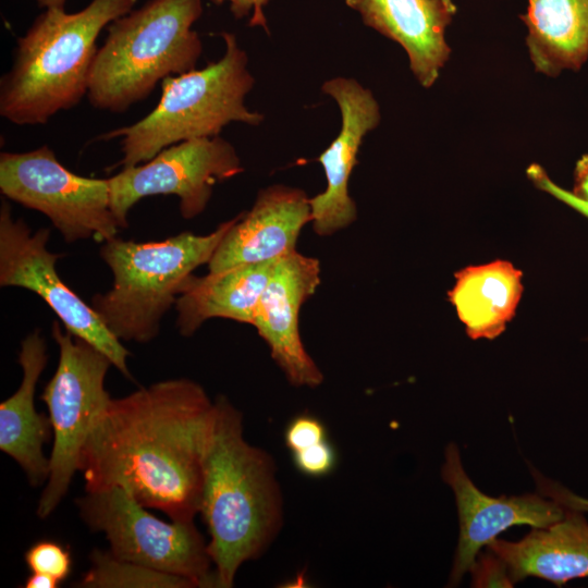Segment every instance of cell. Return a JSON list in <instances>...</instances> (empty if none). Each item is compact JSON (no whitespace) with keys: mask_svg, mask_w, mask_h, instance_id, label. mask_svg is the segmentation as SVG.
<instances>
[{"mask_svg":"<svg viewBox=\"0 0 588 588\" xmlns=\"http://www.w3.org/2000/svg\"><path fill=\"white\" fill-rule=\"evenodd\" d=\"M319 284L318 259L296 250L278 259L252 321L268 344L271 357L295 387L315 388L323 380L304 347L298 328L301 307Z\"/></svg>","mask_w":588,"mask_h":588,"instance_id":"13","label":"cell"},{"mask_svg":"<svg viewBox=\"0 0 588 588\" xmlns=\"http://www.w3.org/2000/svg\"><path fill=\"white\" fill-rule=\"evenodd\" d=\"M291 454L295 468L311 478L328 476L338 464L336 450L329 439Z\"/></svg>","mask_w":588,"mask_h":588,"instance_id":"25","label":"cell"},{"mask_svg":"<svg viewBox=\"0 0 588 588\" xmlns=\"http://www.w3.org/2000/svg\"><path fill=\"white\" fill-rule=\"evenodd\" d=\"M529 468L537 486V493L556 502L563 509L588 513V499L581 498L559 482L544 477L532 466Z\"/></svg>","mask_w":588,"mask_h":588,"instance_id":"26","label":"cell"},{"mask_svg":"<svg viewBox=\"0 0 588 588\" xmlns=\"http://www.w3.org/2000/svg\"><path fill=\"white\" fill-rule=\"evenodd\" d=\"M441 475L455 495L460 523L449 586H457L463 576L471 572L480 549L502 531L518 525L546 528L565 514L561 505L539 493L499 498L485 494L466 474L455 443L445 449Z\"/></svg>","mask_w":588,"mask_h":588,"instance_id":"12","label":"cell"},{"mask_svg":"<svg viewBox=\"0 0 588 588\" xmlns=\"http://www.w3.org/2000/svg\"><path fill=\"white\" fill-rule=\"evenodd\" d=\"M0 191L4 197L44 213L66 243L89 237L106 242L119 232L108 179L71 172L47 145L25 152H1Z\"/></svg>","mask_w":588,"mask_h":588,"instance_id":"9","label":"cell"},{"mask_svg":"<svg viewBox=\"0 0 588 588\" xmlns=\"http://www.w3.org/2000/svg\"><path fill=\"white\" fill-rule=\"evenodd\" d=\"M50 230L32 233L24 219H13L11 207L2 200L0 208V285L34 292L54 311L73 335L103 353L122 375L132 378L130 352L87 305L59 277L56 262L60 255L47 248Z\"/></svg>","mask_w":588,"mask_h":588,"instance_id":"11","label":"cell"},{"mask_svg":"<svg viewBox=\"0 0 588 588\" xmlns=\"http://www.w3.org/2000/svg\"><path fill=\"white\" fill-rule=\"evenodd\" d=\"M215 403L199 514L217 587L230 588L238 568L258 559L281 530L283 497L272 456L245 440L241 412L224 396Z\"/></svg>","mask_w":588,"mask_h":588,"instance_id":"2","label":"cell"},{"mask_svg":"<svg viewBox=\"0 0 588 588\" xmlns=\"http://www.w3.org/2000/svg\"><path fill=\"white\" fill-rule=\"evenodd\" d=\"M51 331L59 346V363L40 396L48 408L53 438L49 475L37 505L40 518L57 509L78 471L83 446L111 401L105 379L113 366L91 344L63 331L59 321H53Z\"/></svg>","mask_w":588,"mask_h":588,"instance_id":"7","label":"cell"},{"mask_svg":"<svg viewBox=\"0 0 588 588\" xmlns=\"http://www.w3.org/2000/svg\"><path fill=\"white\" fill-rule=\"evenodd\" d=\"M321 90L335 100L342 117L339 135L318 158L327 187L309 198L314 231L326 236L356 220L357 210L348 194V180L363 139L378 126L381 113L372 93L354 78H331L323 83Z\"/></svg>","mask_w":588,"mask_h":588,"instance_id":"14","label":"cell"},{"mask_svg":"<svg viewBox=\"0 0 588 588\" xmlns=\"http://www.w3.org/2000/svg\"><path fill=\"white\" fill-rule=\"evenodd\" d=\"M523 273L506 260L469 266L455 273L449 299L473 340L499 336L523 294Z\"/></svg>","mask_w":588,"mask_h":588,"instance_id":"20","label":"cell"},{"mask_svg":"<svg viewBox=\"0 0 588 588\" xmlns=\"http://www.w3.org/2000/svg\"><path fill=\"white\" fill-rule=\"evenodd\" d=\"M47 362L46 342L36 329L21 342V384L0 404V450L20 465L34 487L47 481L49 475L44 445L52 436L51 422L35 407L36 384Z\"/></svg>","mask_w":588,"mask_h":588,"instance_id":"17","label":"cell"},{"mask_svg":"<svg viewBox=\"0 0 588 588\" xmlns=\"http://www.w3.org/2000/svg\"><path fill=\"white\" fill-rule=\"evenodd\" d=\"M275 261L234 266L204 277L192 274L175 303L179 332L188 338L211 318L252 324Z\"/></svg>","mask_w":588,"mask_h":588,"instance_id":"19","label":"cell"},{"mask_svg":"<svg viewBox=\"0 0 588 588\" xmlns=\"http://www.w3.org/2000/svg\"><path fill=\"white\" fill-rule=\"evenodd\" d=\"M328 439V430L323 421L308 413L292 417L284 429V443L291 453Z\"/></svg>","mask_w":588,"mask_h":588,"instance_id":"24","label":"cell"},{"mask_svg":"<svg viewBox=\"0 0 588 588\" xmlns=\"http://www.w3.org/2000/svg\"><path fill=\"white\" fill-rule=\"evenodd\" d=\"M564 510V517L549 527L532 528L518 541L495 538L487 546L514 584L538 577L561 586L588 577V522L584 513Z\"/></svg>","mask_w":588,"mask_h":588,"instance_id":"18","label":"cell"},{"mask_svg":"<svg viewBox=\"0 0 588 588\" xmlns=\"http://www.w3.org/2000/svg\"><path fill=\"white\" fill-rule=\"evenodd\" d=\"M243 170L235 148L224 138L187 139L109 177L111 209L120 228H126L128 211L142 198L175 195L181 216L193 219L206 209L216 184Z\"/></svg>","mask_w":588,"mask_h":588,"instance_id":"10","label":"cell"},{"mask_svg":"<svg viewBox=\"0 0 588 588\" xmlns=\"http://www.w3.org/2000/svg\"><path fill=\"white\" fill-rule=\"evenodd\" d=\"M201 13V0H148L112 21L89 72V103L122 113L166 77L195 70L203 44L192 27Z\"/></svg>","mask_w":588,"mask_h":588,"instance_id":"4","label":"cell"},{"mask_svg":"<svg viewBox=\"0 0 588 588\" xmlns=\"http://www.w3.org/2000/svg\"><path fill=\"white\" fill-rule=\"evenodd\" d=\"M345 4L366 26L405 50L422 87L437 82L451 54L445 32L457 13L453 0H345Z\"/></svg>","mask_w":588,"mask_h":588,"instance_id":"16","label":"cell"},{"mask_svg":"<svg viewBox=\"0 0 588 588\" xmlns=\"http://www.w3.org/2000/svg\"><path fill=\"white\" fill-rule=\"evenodd\" d=\"M225 51L216 62L161 82L156 108L136 123L114 128L98 140L122 137L123 157L113 168H130L162 149L193 138L219 136L231 122L259 125L264 115L244 103L254 86L248 57L232 33L223 32Z\"/></svg>","mask_w":588,"mask_h":588,"instance_id":"5","label":"cell"},{"mask_svg":"<svg viewBox=\"0 0 588 588\" xmlns=\"http://www.w3.org/2000/svg\"><path fill=\"white\" fill-rule=\"evenodd\" d=\"M137 0H91L78 12L48 8L17 38L0 79V114L16 125L45 124L87 95L100 32Z\"/></svg>","mask_w":588,"mask_h":588,"instance_id":"3","label":"cell"},{"mask_svg":"<svg viewBox=\"0 0 588 588\" xmlns=\"http://www.w3.org/2000/svg\"><path fill=\"white\" fill-rule=\"evenodd\" d=\"M83 522L105 534L110 553L157 571L217 587L208 542L194 522L167 523L120 487L86 491L75 500Z\"/></svg>","mask_w":588,"mask_h":588,"instance_id":"8","label":"cell"},{"mask_svg":"<svg viewBox=\"0 0 588 588\" xmlns=\"http://www.w3.org/2000/svg\"><path fill=\"white\" fill-rule=\"evenodd\" d=\"M38 4L39 8H60L65 9V2L66 0H34Z\"/></svg>","mask_w":588,"mask_h":588,"instance_id":"30","label":"cell"},{"mask_svg":"<svg viewBox=\"0 0 588 588\" xmlns=\"http://www.w3.org/2000/svg\"><path fill=\"white\" fill-rule=\"evenodd\" d=\"M61 581L58 579L48 576L41 573H32L26 578L24 586L25 588H58Z\"/></svg>","mask_w":588,"mask_h":588,"instance_id":"29","label":"cell"},{"mask_svg":"<svg viewBox=\"0 0 588 588\" xmlns=\"http://www.w3.org/2000/svg\"><path fill=\"white\" fill-rule=\"evenodd\" d=\"M215 4L228 3L235 19H247L252 27H261L269 33L265 7L270 0H210Z\"/></svg>","mask_w":588,"mask_h":588,"instance_id":"28","label":"cell"},{"mask_svg":"<svg viewBox=\"0 0 588 588\" xmlns=\"http://www.w3.org/2000/svg\"><path fill=\"white\" fill-rule=\"evenodd\" d=\"M236 219L207 235L182 232L159 242L106 241L100 256L113 273V285L94 295L91 307L109 331L120 341H152L186 280L210 261Z\"/></svg>","mask_w":588,"mask_h":588,"instance_id":"6","label":"cell"},{"mask_svg":"<svg viewBox=\"0 0 588 588\" xmlns=\"http://www.w3.org/2000/svg\"><path fill=\"white\" fill-rule=\"evenodd\" d=\"M90 567L75 586L83 588H195L185 577L122 560L110 551L94 549Z\"/></svg>","mask_w":588,"mask_h":588,"instance_id":"22","label":"cell"},{"mask_svg":"<svg viewBox=\"0 0 588 588\" xmlns=\"http://www.w3.org/2000/svg\"><path fill=\"white\" fill-rule=\"evenodd\" d=\"M215 411L204 388L185 378L111 399L81 452L85 490L120 487L171 520L194 522Z\"/></svg>","mask_w":588,"mask_h":588,"instance_id":"1","label":"cell"},{"mask_svg":"<svg viewBox=\"0 0 588 588\" xmlns=\"http://www.w3.org/2000/svg\"><path fill=\"white\" fill-rule=\"evenodd\" d=\"M24 560L32 573L46 574L61 583L69 577L72 569L70 550L51 539L33 543L25 552Z\"/></svg>","mask_w":588,"mask_h":588,"instance_id":"23","label":"cell"},{"mask_svg":"<svg viewBox=\"0 0 588 588\" xmlns=\"http://www.w3.org/2000/svg\"><path fill=\"white\" fill-rule=\"evenodd\" d=\"M473 574V587H513L507 568L502 560L492 552L476 561Z\"/></svg>","mask_w":588,"mask_h":588,"instance_id":"27","label":"cell"},{"mask_svg":"<svg viewBox=\"0 0 588 588\" xmlns=\"http://www.w3.org/2000/svg\"><path fill=\"white\" fill-rule=\"evenodd\" d=\"M536 72L558 76L579 71L588 60V0H527L519 15Z\"/></svg>","mask_w":588,"mask_h":588,"instance_id":"21","label":"cell"},{"mask_svg":"<svg viewBox=\"0 0 588 588\" xmlns=\"http://www.w3.org/2000/svg\"><path fill=\"white\" fill-rule=\"evenodd\" d=\"M311 222L309 198L299 188L273 185L259 191L246 213L222 238L208 262L209 272L278 260L295 252L302 229Z\"/></svg>","mask_w":588,"mask_h":588,"instance_id":"15","label":"cell"}]
</instances>
